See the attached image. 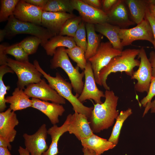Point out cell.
<instances>
[{
  "label": "cell",
  "instance_id": "836d02e7",
  "mask_svg": "<svg viewBox=\"0 0 155 155\" xmlns=\"http://www.w3.org/2000/svg\"><path fill=\"white\" fill-rule=\"evenodd\" d=\"M5 51L7 54L13 56L17 61L22 62H29V55L21 46L19 43L8 46Z\"/></svg>",
  "mask_w": 155,
  "mask_h": 155
},
{
  "label": "cell",
  "instance_id": "5bb4252c",
  "mask_svg": "<svg viewBox=\"0 0 155 155\" xmlns=\"http://www.w3.org/2000/svg\"><path fill=\"white\" fill-rule=\"evenodd\" d=\"M42 8L26 2L19 0L16 7L13 15L21 21L41 25Z\"/></svg>",
  "mask_w": 155,
  "mask_h": 155
},
{
  "label": "cell",
  "instance_id": "603a6c76",
  "mask_svg": "<svg viewBox=\"0 0 155 155\" xmlns=\"http://www.w3.org/2000/svg\"><path fill=\"white\" fill-rule=\"evenodd\" d=\"M6 103L10 104L9 108L13 111L32 107V101L23 90L16 88L11 96L5 98Z\"/></svg>",
  "mask_w": 155,
  "mask_h": 155
},
{
  "label": "cell",
  "instance_id": "ba28073f",
  "mask_svg": "<svg viewBox=\"0 0 155 155\" xmlns=\"http://www.w3.org/2000/svg\"><path fill=\"white\" fill-rule=\"evenodd\" d=\"M122 46L131 44L134 41L142 40L148 41L153 45L154 40L151 26L145 18L135 27L129 29L121 28L119 33Z\"/></svg>",
  "mask_w": 155,
  "mask_h": 155
},
{
  "label": "cell",
  "instance_id": "1f68e13d",
  "mask_svg": "<svg viewBox=\"0 0 155 155\" xmlns=\"http://www.w3.org/2000/svg\"><path fill=\"white\" fill-rule=\"evenodd\" d=\"M19 0H1L0 11V22L8 20L13 14Z\"/></svg>",
  "mask_w": 155,
  "mask_h": 155
},
{
  "label": "cell",
  "instance_id": "f6af8a7d",
  "mask_svg": "<svg viewBox=\"0 0 155 155\" xmlns=\"http://www.w3.org/2000/svg\"><path fill=\"white\" fill-rule=\"evenodd\" d=\"M147 1L149 9L151 13L155 17V0Z\"/></svg>",
  "mask_w": 155,
  "mask_h": 155
},
{
  "label": "cell",
  "instance_id": "44dd1931",
  "mask_svg": "<svg viewBox=\"0 0 155 155\" xmlns=\"http://www.w3.org/2000/svg\"><path fill=\"white\" fill-rule=\"evenodd\" d=\"M83 148L94 151L96 155H101L104 152L114 148L116 145L108 140L93 134L90 137L80 140Z\"/></svg>",
  "mask_w": 155,
  "mask_h": 155
},
{
  "label": "cell",
  "instance_id": "6da1fadb",
  "mask_svg": "<svg viewBox=\"0 0 155 155\" xmlns=\"http://www.w3.org/2000/svg\"><path fill=\"white\" fill-rule=\"evenodd\" d=\"M104 94V102L94 104L88 119L93 133H100L112 126L120 113L117 110L119 97L110 90H106Z\"/></svg>",
  "mask_w": 155,
  "mask_h": 155
},
{
  "label": "cell",
  "instance_id": "ab89813d",
  "mask_svg": "<svg viewBox=\"0 0 155 155\" xmlns=\"http://www.w3.org/2000/svg\"><path fill=\"white\" fill-rule=\"evenodd\" d=\"M85 3L89 5L99 9L102 7L101 0H82Z\"/></svg>",
  "mask_w": 155,
  "mask_h": 155
},
{
  "label": "cell",
  "instance_id": "83f0119b",
  "mask_svg": "<svg viewBox=\"0 0 155 155\" xmlns=\"http://www.w3.org/2000/svg\"><path fill=\"white\" fill-rule=\"evenodd\" d=\"M42 9L46 11L73 13L74 10L70 0H49Z\"/></svg>",
  "mask_w": 155,
  "mask_h": 155
},
{
  "label": "cell",
  "instance_id": "b9f144b4",
  "mask_svg": "<svg viewBox=\"0 0 155 155\" xmlns=\"http://www.w3.org/2000/svg\"><path fill=\"white\" fill-rule=\"evenodd\" d=\"M30 4L42 8L47 3L49 0H24Z\"/></svg>",
  "mask_w": 155,
  "mask_h": 155
},
{
  "label": "cell",
  "instance_id": "8d00e7d4",
  "mask_svg": "<svg viewBox=\"0 0 155 155\" xmlns=\"http://www.w3.org/2000/svg\"><path fill=\"white\" fill-rule=\"evenodd\" d=\"M8 44L3 43L0 45V66L7 65L8 59L5 51L7 47L9 46Z\"/></svg>",
  "mask_w": 155,
  "mask_h": 155
},
{
  "label": "cell",
  "instance_id": "4316f807",
  "mask_svg": "<svg viewBox=\"0 0 155 155\" xmlns=\"http://www.w3.org/2000/svg\"><path fill=\"white\" fill-rule=\"evenodd\" d=\"M133 112L130 108L122 111L116 119V122L113 128L111 135L108 140L117 145L118 144L121 131L125 121Z\"/></svg>",
  "mask_w": 155,
  "mask_h": 155
},
{
  "label": "cell",
  "instance_id": "bcb514c9",
  "mask_svg": "<svg viewBox=\"0 0 155 155\" xmlns=\"http://www.w3.org/2000/svg\"><path fill=\"white\" fill-rule=\"evenodd\" d=\"M82 151L83 155H96L94 151L87 148H83Z\"/></svg>",
  "mask_w": 155,
  "mask_h": 155
},
{
  "label": "cell",
  "instance_id": "277c9868",
  "mask_svg": "<svg viewBox=\"0 0 155 155\" xmlns=\"http://www.w3.org/2000/svg\"><path fill=\"white\" fill-rule=\"evenodd\" d=\"M50 63L51 69L60 67L65 71L70 81L75 95L78 98L82 93L84 86L83 79L84 76V72L80 73L78 67H73L65 47H60L57 49Z\"/></svg>",
  "mask_w": 155,
  "mask_h": 155
},
{
  "label": "cell",
  "instance_id": "f35d334b",
  "mask_svg": "<svg viewBox=\"0 0 155 155\" xmlns=\"http://www.w3.org/2000/svg\"><path fill=\"white\" fill-rule=\"evenodd\" d=\"M118 1V0H101L102 9L107 13L112 8Z\"/></svg>",
  "mask_w": 155,
  "mask_h": 155
},
{
  "label": "cell",
  "instance_id": "30bf717a",
  "mask_svg": "<svg viewBox=\"0 0 155 155\" xmlns=\"http://www.w3.org/2000/svg\"><path fill=\"white\" fill-rule=\"evenodd\" d=\"M30 98H35L42 101L61 104L66 103L65 99L60 96L47 84L45 79H42L38 83L31 84L26 86L24 90Z\"/></svg>",
  "mask_w": 155,
  "mask_h": 155
},
{
  "label": "cell",
  "instance_id": "52a82bcc",
  "mask_svg": "<svg viewBox=\"0 0 155 155\" xmlns=\"http://www.w3.org/2000/svg\"><path fill=\"white\" fill-rule=\"evenodd\" d=\"M122 51L114 48L109 41L100 43L95 54L88 60L91 64L96 83L102 86L99 77L100 71L113 58L120 55Z\"/></svg>",
  "mask_w": 155,
  "mask_h": 155
},
{
  "label": "cell",
  "instance_id": "f546056e",
  "mask_svg": "<svg viewBox=\"0 0 155 155\" xmlns=\"http://www.w3.org/2000/svg\"><path fill=\"white\" fill-rule=\"evenodd\" d=\"M69 57L75 62L81 70H84L87 63L85 57V52L80 47L76 46L70 49H66Z\"/></svg>",
  "mask_w": 155,
  "mask_h": 155
},
{
  "label": "cell",
  "instance_id": "8992f818",
  "mask_svg": "<svg viewBox=\"0 0 155 155\" xmlns=\"http://www.w3.org/2000/svg\"><path fill=\"white\" fill-rule=\"evenodd\" d=\"M7 65L17 75V87L21 89H24L25 86L31 84L38 83L42 80V74L34 64L29 62H20L8 58Z\"/></svg>",
  "mask_w": 155,
  "mask_h": 155
},
{
  "label": "cell",
  "instance_id": "8fae6325",
  "mask_svg": "<svg viewBox=\"0 0 155 155\" xmlns=\"http://www.w3.org/2000/svg\"><path fill=\"white\" fill-rule=\"evenodd\" d=\"M85 83L82 92L78 99L82 102L87 100H93L96 104H101L102 97L105 98V94L98 88L90 62L88 61L84 70Z\"/></svg>",
  "mask_w": 155,
  "mask_h": 155
},
{
  "label": "cell",
  "instance_id": "ee69618b",
  "mask_svg": "<svg viewBox=\"0 0 155 155\" xmlns=\"http://www.w3.org/2000/svg\"><path fill=\"white\" fill-rule=\"evenodd\" d=\"M0 147L7 148L10 150H11L12 148L10 143L1 136H0Z\"/></svg>",
  "mask_w": 155,
  "mask_h": 155
},
{
  "label": "cell",
  "instance_id": "cb8c5ba5",
  "mask_svg": "<svg viewBox=\"0 0 155 155\" xmlns=\"http://www.w3.org/2000/svg\"><path fill=\"white\" fill-rule=\"evenodd\" d=\"M128 6L132 21L137 24L141 23L145 18L148 8L147 0H125Z\"/></svg>",
  "mask_w": 155,
  "mask_h": 155
},
{
  "label": "cell",
  "instance_id": "7c38bea8",
  "mask_svg": "<svg viewBox=\"0 0 155 155\" xmlns=\"http://www.w3.org/2000/svg\"><path fill=\"white\" fill-rule=\"evenodd\" d=\"M70 2L74 10L78 11L85 23L95 25L108 22L107 14L102 9L93 7L82 0H70Z\"/></svg>",
  "mask_w": 155,
  "mask_h": 155
},
{
  "label": "cell",
  "instance_id": "ffe728a7",
  "mask_svg": "<svg viewBox=\"0 0 155 155\" xmlns=\"http://www.w3.org/2000/svg\"><path fill=\"white\" fill-rule=\"evenodd\" d=\"M71 114H69L63 125L58 127L57 125L47 130V133L51 136V142L48 149L42 155H57L59 153L58 144L60 137L68 131V128Z\"/></svg>",
  "mask_w": 155,
  "mask_h": 155
},
{
  "label": "cell",
  "instance_id": "681fc988",
  "mask_svg": "<svg viewBox=\"0 0 155 155\" xmlns=\"http://www.w3.org/2000/svg\"><path fill=\"white\" fill-rule=\"evenodd\" d=\"M6 32L4 28L0 30V42L3 40L4 38L6 37Z\"/></svg>",
  "mask_w": 155,
  "mask_h": 155
},
{
  "label": "cell",
  "instance_id": "9c48e42d",
  "mask_svg": "<svg viewBox=\"0 0 155 155\" xmlns=\"http://www.w3.org/2000/svg\"><path fill=\"white\" fill-rule=\"evenodd\" d=\"M138 58L140 59L138 69L134 71L131 77V79H135L137 82L135 85V89L137 92L148 93L152 76V69L144 48L140 50Z\"/></svg>",
  "mask_w": 155,
  "mask_h": 155
},
{
  "label": "cell",
  "instance_id": "f1b7e54d",
  "mask_svg": "<svg viewBox=\"0 0 155 155\" xmlns=\"http://www.w3.org/2000/svg\"><path fill=\"white\" fill-rule=\"evenodd\" d=\"M13 73L11 69L7 65H1L0 66V111L3 112L7 107L5 96L7 94V91L9 90L10 87L6 86L3 80L4 75L7 73Z\"/></svg>",
  "mask_w": 155,
  "mask_h": 155
},
{
  "label": "cell",
  "instance_id": "4fadbf2b",
  "mask_svg": "<svg viewBox=\"0 0 155 155\" xmlns=\"http://www.w3.org/2000/svg\"><path fill=\"white\" fill-rule=\"evenodd\" d=\"M47 134L46 125L44 123L33 134H23L25 148L30 155H42L48 149L46 142Z\"/></svg>",
  "mask_w": 155,
  "mask_h": 155
},
{
  "label": "cell",
  "instance_id": "e575fe53",
  "mask_svg": "<svg viewBox=\"0 0 155 155\" xmlns=\"http://www.w3.org/2000/svg\"><path fill=\"white\" fill-rule=\"evenodd\" d=\"M85 23L82 20L75 34L73 37L76 46L81 48L86 52L87 46Z\"/></svg>",
  "mask_w": 155,
  "mask_h": 155
},
{
  "label": "cell",
  "instance_id": "d6a6232c",
  "mask_svg": "<svg viewBox=\"0 0 155 155\" xmlns=\"http://www.w3.org/2000/svg\"><path fill=\"white\" fill-rule=\"evenodd\" d=\"M21 46L28 55L35 53L38 46L42 44V40L34 36L27 37L19 42Z\"/></svg>",
  "mask_w": 155,
  "mask_h": 155
},
{
  "label": "cell",
  "instance_id": "60d3db41",
  "mask_svg": "<svg viewBox=\"0 0 155 155\" xmlns=\"http://www.w3.org/2000/svg\"><path fill=\"white\" fill-rule=\"evenodd\" d=\"M150 57L148 59L152 69V76L155 77V52L152 51L149 54Z\"/></svg>",
  "mask_w": 155,
  "mask_h": 155
},
{
  "label": "cell",
  "instance_id": "484cf974",
  "mask_svg": "<svg viewBox=\"0 0 155 155\" xmlns=\"http://www.w3.org/2000/svg\"><path fill=\"white\" fill-rule=\"evenodd\" d=\"M87 37V46L85 53L87 60L96 53L101 42L100 38L96 33L95 25L94 24L85 23Z\"/></svg>",
  "mask_w": 155,
  "mask_h": 155
},
{
  "label": "cell",
  "instance_id": "7402d4cb",
  "mask_svg": "<svg viewBox=\"0 0 155 155\" xmlns=\"http://www.w3.org/2000/svg\"><path fill=\"white\" fill-rule=\"evenodd\" d=\"M96 32L106 36L115 49L122 51V46L119 33L121 28L108 22L95 25Z\"/></svg>",
  "mask_w": 155,
  "mask_h": 155
},
{
  "label": "cell",
  "instance_id": "7dc6e473",
  "mask_svg": "<svg viewBox=\"0 0 155 155\" xmlns=\"http://www.w3.org/2000/svg\"><path fill=\"white\" fill-rule=\"evenodd\" d=\"M0 155H11L8 148L0 147Z\"/></svg>",
  "mask_w": 155,
  "mask_h": 155
},
{
  "label": "cell",
  "instance_id": "ac0fdd59",
  "mask_svg": "<svg viewBox=\"0 0 155 155\" xmlns=\"http://www.w3.org/2000/svg\"><path fill=\"white\" fill-rule=\"evenodd\" d=\"M124 0H118L112 8L106 13L108 23L124 29L135 23L131 20L125 5Z\"/></svg>",
  "mask_w": 155,
  "mask_h": 155
},
{
  "label": "cell",
  "instance_id": "4dcf8cb0",
  "mask_svg": "<svg viewBox=\"0 0 155 155\" xmlns=\"http://www.w3.org/2000/svg\"><path fill=\"white\" fill-rule=\"evenodd\" d=\"M80 16H76L67 19L63 26L59 35L73 37L82 21Z\"/></svg>",
  "mask_w": 155,
  "mask_h": 155
},
{
  "label": "cell",
  "instance_id": "3957f363",
  "mask_svg": "<svg viewBox=\"0 0 155 155\" xmlns=\"http://www.w3.org/2000/svg\"><path fill=\"white\" fill-rule=\"evenodd\" d=\"M140 49H128L123 51L121 54L114 57L106 66L100 71L99 77L102 86L106 90H110L106 83L108 75L111 73L124 72L131 77L134 68L139 66L140 61L135 59Z\"/></svg>",
  "mask_w": 155,
  "mask_h": 155
},
{
  "label": "cell",
  "instance_id": "74e56055",
  "mask_svg": "<svg viewBox=\"0 0 155 155\" xmlns=\"http://www.w3.org/2000/svg\"><path fill=\"white\" fill-rule=\"evenodd\" d=\"M145 18L149 22L152 28L154 40L153 45L155 49V17L150 11L149 7L146 11Z\"/></svg>",
  "mask_w": 155,
  "mask_h": 155
},
{
  "label": "cell",
  "instance_id": "7a4b0ae2",
  "mask_svg": "<svg viewBox=\"0 0 155 155\" xmlns=\"http://www.w3.org/2000/svg\"><path fill=\"white\" fill-rule=\"evenodd\" d=\"M33 64L47 80L50 86L71 104L75 112L84 115L88 119L90 117L93 108L85 106L79 101L78 97L72 92L73 87L71 83L67 81L58 72L56 73L55 77L47 73L41 67L36 60L34 61Z\"/></svg>",
  "mask_w": 155,
  "mask_h": 155
},
{
  "label": "cell",
  "instance_id": "d6986e66",
  "mask_svg": "<svg viewBox=\"0 0 155 155\" xmlns=\"http://www.w3.org/2000/svg\"><path fill=\"white\" fill-rule=\"evenodd\" d=\"M32 107L44 113L49 118L51 124L56 125L59 123V117L62 116L65 111L62 104L32 98Z\"/></svg>",
  "mask_w": 155,
  "mask_h": 155
},
{
  "label": "cell",
  "instance_id": "c3c4849f",
  "mask_svg": "<svg viewBox=\"0 0 155 155\" xmlns=\"http://www.w3.org/2000/svg\"><path fill=\"white\" fill-rule=\"evenodd\" d=\"M19 155H30V153L25 148L20 146L18 149Z\"/></svg>",
  "mask_w": 155,
  "mask_h": 155
},
{
  "label": "cell",
  "instance_id": "d4e9b609",
  "mask_svg": "<svg viewBox=\"0 0 155 155\" xmlns=\"http://www.w3.org/2000/svg\"><path fill=\"white\" fill-rule=\"evenodd\" d=\"M76 46L73 37L59 35L51 38L42 46L47 55L53 56L58 47H64L70 49Z\"/></svg>",
  "mask_w": 155,
  "mask_h": 155
},
{
  "label": "cell",
  "instance_id": "2e32d148",
  "mask_svg": "<svg viewBox=\"0 0 155 155\" xmlns=\"http://www.w3.org/2000/svg\"><path fill=\"white\" fill-rule=\"evenodd\" d=\"M76 16L73 13L43 11L41 25L55 35H59L66 21Z\"/></svg>",
  "mask_w": 155,
  "mask_h": 155
},
{
  "label": "cell",
  "instance_id": "d590c367",
  "mask_svg": "<svg viewBox=\"0 0 155 155\" xmlns=\"http://www.w3.org/2000/svg\"><path fill=\"white\" fill-rule=\"evenodd\" d=\"M147 95L141 100V104L145 108L150 103L153 98L155 96V77H152Z\"/></svg>",
  "mask_w": 155,
  "mask_h": 155
},
{
  "label": "cell",
  "instance_id": "7bdbcfd3",
  "mask_svg": "<svg viewBox=\"0 0 155 155\" xmlns=\"http://www.w3.org/2000/svg\"><path fill=\"white\" fill-rule=\"evenodd\" d=\"M149 110H150L151 113L155 114V99L146 105L145 107L142 117L145 116Z\"/></svg>",
  "mask_w": 155,
  "mask_h": 155
},
{
  "label": "cell",
  "instance_id": "5b68a950",
  "mask_svg": "<svg viewBox=\"0 0 155 155\" xmlns=\"http://www.w3.org/2000/svg\"><path fill=\"white\" fill-rule=\"evenodd\" d=\"M4 29L6 32V37L11 38L20 34H28L36 36L42 41V46L53 37L56 36L46 28L34 23L24 22L11 16Z\"/></svg>",
  "mask_w": 155,
  "mask_h": 155
},
{
  "label": "cell",
  "instance_id": "e0dca14e",
  "mask_svg": "<svg viewBox=\"0 0 155 155\" xmlns=\"http://www.w3.org/2000/svg\"><path fill=\"white\" fill-rule=\"evenodd\" d=\"M19 123L16 114L10 108L0 113V136L10 143L14 140L17 134L15 128Z\"/></svg>",
  "mask_w": 155,
  "mask_h": 155
},
{
  "label": "cell",
  "instance_id": "9a60e30c",
  "mask_svg": "<svg viewBox=\"0 0 155 155\" xmlns=\"http://www.w3.org/2000/svg\"><path fill=\"white\" fill-rule=\"evenodd\" d=\"M68 132L70 134L74 135L80 141L94 134L90 127L88 118L86 115L76 112L71 115Z\"/></svg>",
  "mask_w": 155,
  "mask_h": 155
}]
</instances>
